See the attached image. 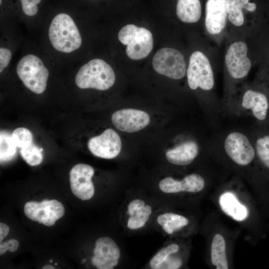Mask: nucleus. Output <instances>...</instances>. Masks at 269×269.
Returning <instances> with one entry per match:
<instances>
[{"label": "nucleus", "mask_w": 269, "mask_h": 269, "mask_svg": "<svg viewBox=\"0 0 269 269\" xmlns=\"http://www.w3.org/2000/svg\"><path fill=\"white\" fill-rule=\"evenodd\" d=\"M254 11L257 5L249 2V0H227V10L229 21L234 25H242L244 21L242 8Z\"/></svg>", "instance_id": "aec40b11"}, {"label": "nucleus", "mask_w": 269, "mask_h": 269, "mask_svg": "<svg viewBox=\"0 0 269 269\" xmlns=\"http://www.w3.org/2000/svg\"><path fill=\"white\" fill-rule=\"evenodd\" d=\"M18 76L29 90L42 94L46 88L49 71L37 56L28 54L23 57L16 67Z\"/></svg>", "instance_id": "20e7f679"}, {"label": "nucleus", "mask_w": 269, "mask_h": 269, "mask_svg": "<svg viewBox=\"0 0 269 269\" xmlns=\"http://www.w3.org/2000/svg\"><path fill=\"white\" fill-rule=\"evenodd\" d=\"M152 66L159 74L173 79H180L185 75L186 64L183 55L171 48L158 50L153 56Z\"/></svg>", "instance_id": "423d86ee"}, {"label": "nucleus", "mask_w": 269, "mask_h": 269, "mask_svg": "<svg viewBox=\"0 0 269 269\" xmlns=\"http://www.w3.org/2000/svg\"><path fill=\"white\" fill-rule=\"evenodd\" d=\"M187 77L188 86L192 90L200 88L209 91L213 88V72L209 60L203 53L196 51L191 54Z\"/></svg>", "instance_id": "39448f33"}, {"label": "nucleus", "mask_w": 269, "mask_h": 269, "mask_svg": "<svg viewBox=\"0 0 269 269\" xmlns=\"http://www.w3.org/2000/svg\"><path fill=\"white\" fill-rule=\"evenodd\" d=\"M94 256L91 262L98 269H113L118 264L120 257L119 247L109 237H101L95 242Z\"/></svg>", "instance_id": "ddd939ff"}, {"label": "nucleus", "mask_w": 269, "mask_h": 269, "mask_svg": "<svg viewBox=\"0 0 269 269\" xmlns=\"http://www.w3.org/2000/svg\"><path fill=\"white\" fill-rule=\"evenodd\" d=\"M149 215L143 214L140 210L131 216L127 224V226L131 229H136L143 227L149 219Z\"/></svg>", "instance_id": "c85d7f7f"}, {"label": "nucleus", "mask_w": 269, "mask_h": 269, "mask_svg": "<svg viewBox=\"0 0 269 269\" xmlns=\"http://www.w3.org/2000/svg\"><path fill=\"white\" fill-rule=\"evenodd\" d=\"M19 243L15 239H10L0 244V255H3L8 250L10 252H14L18 248Z\"/></svg>", "instance_id": "7c9ffc66"}, {"label": "nucleus", "mask_w": 269, "mask_h": 269, "mask_svg": "<svg viewBox=\"0 0 269 269\" xmlns=\"http://www.w3.org/2000/svg\"><path fill=\"white\" fill-rule=\"evenodd\" d=\"M150 121L145 112L134 109H124L115 112L112 122L118 130L127 133L139 131L146 127Z\"/></svg>", "instance_id": "4468645a"}, {"label": "nucleus", "mask_w": 269, "mask_h": 269, "mask_svg": "<svg viewBox=\"0 0 269 269\" xmlns=\"http://www.w3.org/2000/svg\"><path fill=\"white\" fill-rule=\"evenodd\" d=\"M12 137L17 147L20 149L29 146L33 142L32 134L25 128L15 129L12 132Z\"/></svg>", "instance_id": "a878e982"}, {"label": "nucleus", "mask_w": 269, "mask_h": 269, "mask_svg": "<svg viewBox=\"0 0 269 269\" xmlns=\"http://www.w3.org/2000/svg\"><path fill=\"white\" fill-rule=\"evenodd\" d=\"M86 261H87V260L86 259H83L82 260L81 262H82V264H83V263H85Z\"/></svg>", "instance_id": "e433bc0d"}, {"label": "nucleus", "mask_w": 269, "mask_h": 269, "mask_svg": "<svg viewBox=\"0 0 269 269\" xmlns=\"http://www.w3.org/2000/svg\"><path fill=\"white\" fill-rule=\"evenodd\" d=\"M157 221L161 226L166 223L172 233L188 224V220L186 218L172 213H165L159 215L157 218Z\"/></svg>", "instance_id": "5701e85b"}, {"label": "nucleus", "mask_w": 269, "mask_h": 269, "mask_svg": "<svg viewBox=\"0 0 269 269\" xmlns=\"http://www.w3.org/2000/svg\"><path fill=\"white\" fill-rule=\"evenodd\" d=\"M241 106L253 116L258 125L269 126V98L267 94L248 90L242 97Z\"/></svg>", "instance_id": "f8f14e48"}, {"label": "nucleus", "mask_w": 269, "mask_h": 269, "mask_svg": "<svg viewBox=\"0 0 269 269\" xmlns=\"http://www.w3.org/2000/svg\"><path fill=\"white\" fill-rule=\"evenodd\" d=\"M145 206L144 202L141 199H134L132 200L128 205V213L130 215H134L135 213L141 210Z\"/></svg>", "instance_id": "473e14b6"}, {"label": "nucleus", "mask_w": 269, "mask_h": 269, "mask_svg": "<svg viewBox=\"0 0 269 269\" xmlns=\"http://www.w3.org/2000/svg\"><path fill=\"white\" fill-rule=\"evenodd\" d=\"M227 0H208L206 3L205 26L211 34H217L224 28L227 16Z\"/></svg>", "instance_id": "2eb2a0df"}, {"label": "nucleus", "mask_w": 269, "mask_h": 269, "mask_svg": "<svg viewBox=\"0 0 269 269\" xmlns=\"http://www.w3.org/2000/svg\"><path fill=\"white\" fill-rule=\"evenodd\" d=\"M43 149L33 142L29 146L21 148L20 152L24 160L30 166L40 164L43 161Z\"/></svg>", "instance_id": "b1692460"}, {"label": "nucleus", "mask_w": 269, "mask_h": 269, "mask_svg": "<svg viewBox=\"0 0 269 269\" xmlns=\"http://www.w3.org/2000/svg\"><path fill=\"white\" fill-rule=\"evenodd\" d=\"M118 38L127 45L126 54L133 60H140L151 51L153 39L151 32L142 27L130 24L124 26L118 33Z\"/></svg>", "instance_id": "7ed1b4c3"}, {"label": "nucleus", "mask_w": 269, "mask_h": 269, "mask_svg": "<svg viewBox=\"0 0 269 269\" xmlns=\"http://www.w3.org/2000/svg\"><path fill=\"white\" fill-rule=\"evenodd\" d=\"M212 264L217 269H228V264L226 253V243L224 238L219 234L214 235L211 248Z\"/></svg>", "instance_id": "412c9836"}, {"label": "nucleus", "mask_w": 269, "mask_h": 269, "mask_svg": "<svg viewBox=\"0 0 269 269\" xmlns=\"http://www.w3.org/2000/svg\"><path fill=\"white\" fill-rule=\"evenodd\" d=\"M1 2H2V0H0V4H1Z\"/></svg>", "instance_id": "58836bf2"}, {"label": "nucleus", "mask_w": 269, "mask_h": 269, "mask_svg": "<svg viewBox=\"0 0 269 269\" xmlns=\"http://www.w3.org/2000/svg\"><path fill=\"white\" fill-rule=\"evenodd\" d=\"M181 191L197 192L202 190L205 186L203 178L198 174H191L180 181Z\"/></svg>", "instance_id": "393cba45"}, {"label": "nucleus", "mask_w": 269, "mask_h": 269, "mask_svg": "<svg viewBox=\"0 0 269 269\" xmlns=\"http://www.w3.org/2000/svg\"><path fill=\"white\" fill-rule=\"evenodd\" d=\"M219 202L222 210L234 220L242 221L248 217L247 207L239 202L233 193L226 192L222 194Z\"/></svg>", "instance_id": "f3484780"}, {"label": "nucleus", "mask_w": 269, "mask_h": 269, "mask_svg": "<svg viewBox=\"0 0 269 269\" xmlns=\"http://www.w3.org/2000/svg\"><path fill=\"white\" fill-rule=\"evenodd\" d=\"M24 212L31 220L47 226H52L63 216L65 209L63 204L58 200L44 199L40 202H26Z\"/></svg>", "instance_id": "0eeeda50"}, {"label": "nucleus", "mask_w": 269, "mask_h": 269, "mask_svg": "<svg viewBox=\"0 0 269 269\" xmlns=\"http://www.w3.org/2000/svg\"><path fill=\"white\" fill-rule=\"evenodd\" d=\"M49 262H50V263H52V260H50L49 261Z\"/></svg>", "instance_id": "4c0bfd02"}, {"label": "nucleus", "mask_w": 269, "mask_h": 269, "mask_svg": "<svg viewBox=\"0 0 269 269\" xmlns=\"http://www.w3.org/2000/svg\"><path fill=\"white\" fill-rule=\"evenodd\" d=\"M11 58V52L7 49L0 48V72L8 64Z\"/></svg>", "instance_id": "2f4dec72"}, {"label": "nucleus", "mask_w": 269, "mask_h": 269, "mask_svg": "<svg viewBox=\"0 0 269 269\" xmlns=\"http://www.w3.org/2000/svg\"><path fill=\"white\" fill-rule=\"evenodd\" d=\"M16 146L12 134L1 131L0 134V162L7 161L12 159L16 153Z\"/></svg>", "instance_id": "4be33fe9"}, {"label": "nucleus", "mask_w": 269, "mask_h": 269, "mask_svg": "<svg viewBox=\"0 0 269 269\" xmlns=\"http://www.w3.org/2000/svg\"><path fill=\"white\" fill-rule=\"evenodd\" d=\"M161 191L166 193H174L181 191L180 181L168 177L162 179L159 183Z\"/></svg>", "instance_id": "cd10ccee"}, {"label": "nucleus", "mask_w": 269, "mask_h": 269, "mask_svg": "<svg viewBox=\"0 0 269 269\" xmlns=\"http://www.w3.org/2000/svg\"><path fill=\"white\" fill-rule=\"evenodd\" d=\"M41 0H20L23 12L27 15L33 16L38 11L37 4Z\"/></svg>", "instance_id": "c756f323"}, {"label": "nucleus", "mask_w": 269, "mask_h": 269, "mask_svg": "<svg viewBox=\"0 0 269 269\" xmlns=\"http://www.w3.org/2000/svg\"><path fill=\"white\" fill-rule=\"evenodd\" d=\"M176 14L182 22L195 23L201 15V5L199 0H178Z\"/></svg>", "instance_id": "6ab92c4d"}, {"label": "nucleus", "mask_w": 269, "mask_h": 269, "mask_svg": "<svg viewBox=\"0 0 269 269\" xmlns=\"http://www.w3.org/2000/svg\"><path fill=\"white\" fill-rule=\"evenodd\" d=\"M9 232V228L8 226L3 223H0V242H2V240L7 235Z\"/></svg>", "instance_id": "72a5a7b5"}, {"label": "nucleus", "mask_w": 269, "mask_h": 269, "mask_svg": "<svg viewBox=\"0 0 269 269\" xmlns=\"http://www.w3.org/2000/svg\"><path fill=\"white\" fill-rule=\"evenodd\" d=\"M88 147L96 156L112 159L120 153L122 142L119 134L113 129H108L99 135L91 138L88 140Z\"/></svg>", "instance_id": "9d476101"}, {"label": "nucleus", "mask_w": 269, "mask_h": 269, "mask_svg": "<svg viewBox=\"0 0 269 269\" xmlns=\"http://www.w3.org/2000/svg\"><path fill=\"white\" fill-rule=\"evenodd\" d=\"M55 268L51 265H46L42 267V269H54Z\"/></svg>", "instance_id": "c9c22d12"}, {"label": "nucleus", "mask_w": 269, "mask_h": 269, "mask_svg": "<svg viewBox=\"0 0 269 269\" xmlns=\"http://www.w3.org/2000/svg\"><path fill=\"white\" fill-rule=\"evenodd\" d=\"M253 143L256 155L262 163L269 169V126L258 125Z\"/></svg>", "instance_id": "a211bd4d"}, {"label": "nucleus", "mask_w": 269, "mask_h": 269, "mask_svg": "<svg viewBox=\"0 0 269 269\" xmlns=\"http://www.w3.org/2000/svg\"><path fill=\"white\" fill-rule=\"evenodd\" d=\"M141 212L144 214L147 215H150L151 213V207L149 205H145L141 210Z\"/></svg>", "instance_id": "f704fd0d"}, {"label": "nucleus", "mask_w": 269, "mask_h": 269, "mask_svg": "<svg viewBox=\"0 0 269 269\" xmlns=\"http://www.w3.org/2000/svg\"><path fill=\"white\" fill-rule=\"evenodd\" d=\"M247 53V45L243 41L235 42L229 47L225 55V63L232 78L241 79L249 73L252 64Z\"/></svg>", "instance_id": "9b49d317"}, {"label": "nucleus", "mask_w": 269, "mask_h": 269, "mask_svg": "<svg viewBox=\"0 0 269 269\" xmlns=\"http://www.w3.org/2000/svg\"><path fill=\"white\" fill-rule=\"evenodd\" d=\"M179 246L175 244H171L163 248L155 254L150 261L151 269H157L158 267L163 263L168 256L178 251Z\"/></svg>", "instance_id": "bb28decb"}, {"label": "nucleus", "mask_w": 269, "mask_h": 269, "mask_svg": "<svg viewBox=\"0 0 269 269\" xmlns=\"http://www.w3.org/2000/svg\"><path fill=\"white\" fill-rule=\"evenodd\" d=\"M75 81L81 89L106 90L114 85L115 74L106 62L101 59H94L81 67Z\"/></svg>", "instance_id": "f03ea898"}, {"label": "nucleus", "mask_w": 269, "mask_h": 269, "mask_svg": "<svg viewBox=\"0 0 269 269\" xmlns=\"http://www.w3.org/2000/svg\"><path fill=\"white\" fill-rule=\"evenodd\" d=\"M48 35L53 47L64 53L72 52L82 44L80 33L75 23L66 13L58 14L53 18Z\"/></svg>", "instance_id": "f257e3e1"}, {"label": "nucleus", "mask_w": 269, "mask_h": 269, "mask_svg": "<svg viewBox=\"0 0 269 269\" xmlns=\"http://www.w3.org/2000/svg\"><path fill=\"white\" fill-rule=\"evenodd\" d=\"M224 147L228 156L236 164L245 166L256 155L253 141L240 132H232L226 137Z\"/></svg>", "instance_id": "6e6552de"}, {"label": "nucleus", "mask_w": 269, "mask_h": 269, "mask_svg": "<svg viewBox=\"0 0 269 269\" xmlns=\"http://www.w3.org/2000/svg\"><path fill=\"white\" fill-rule=\"evenodd\" d=\"M94 174V168L84 163L77 164L70 170L71 191L75 196L83 201L90 199L94 194V186L91 181Z\"/></svg>", "instance_id": "1a4fd4ad"}, {"label": "nucleus", "mask_w": 269, "mask_h": 269, "mask_svg": "<svg viewBox=\"0 0 269 269\" xmlns=\"http://www.w3.org/2000/svg\"><path fill=\"white\" fill-rule=\"evenodd\" d=\"M199 152V146L193 140H188L168 150L166 157L168 161L177 165H187L191 163Z\"/></svg>", "instance_id": "dca6fc26"}]
</instances>
